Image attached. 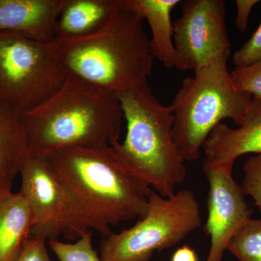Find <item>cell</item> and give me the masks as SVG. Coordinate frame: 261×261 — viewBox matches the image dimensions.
<instances>
[{
  "instance_id": "6da1fadb",
  "label": "cell",
  "mask_w": 261,
  "mask_h": 261,
  "mask_svg": "<svg viewBox=\"0 0 261 261\" xmlns=\"http://www.w3.org/2000/svg\"><path fill=\"white\" fill-rule=\"evenodd\" d=\"M137 0L100 29L82 37L56 38L53 50L68 75L117 97L147 84L154 56Z\"/></svg>"
},
{
  "instance_id": "7a4b0ae2",
  "label": "cell",
  "mask_w": 261,
  "mask_h": 261,
  "mask_svg": "<svg viewBox=\"0 0 261 261\" xmlns=\"http://www.w3.org/2000/svg\"><path fill=\"white\" fill-rule=\"evenodd\" d=\"M20 116L30 157L36 158L71 147L111 146L119 142L124 118L116 95L70 75L47 100Z\"/></svg>"
},
{
  "instance_id": "3957f363",
  "label": "cell",
  "mask_w": 261,
  "mask_h": 261,
  "mask_svg": "<svg viewBox=\"0 0 261 261\" xmlns=\"http://www.w3.org/2000/svg\"><path fill=\"white\" fill-rule=\"evenodd\" d=\"M55 176L110 226L141 219L152 189L111 145L71 147L42 158Z\"/></svg>"
},
{
  "instance_id": "277c9868",
  "label": "cell",
  "mask_w": 261,
  "mask_h": 261,
  "mask_svg": "<svg viewBox=\"0 0 261 261\" xmlns=\"http://www.w3.org/2000/svg\"><path fill=\"white\" fill-rule=\"evenodd\" d=\"M126 119V138L111 145L125 164L153 191L171 197L187 169L173 137L170 106L160 102L148 84L118 96Z\"/></svg>"
},
{
  "instance_id": "5b68a950",
  "label": "cell",
  "mask_w": 261,
  "mask_h": 261,
  "mask_svg": "<svg viewBox=\"0 0 261 261\" xmlns=\"http://www.w3.org/2000/svg\"><path fill=\"white\" fill-rule=\"evenodd\" d=\"M228 58L222 57L185 78L170 106L173 140L185 162L200 159L206 140L223 120L240 126L251 106L252 96L233 84Z\"/></svg>"
},
{
  "instance_id": "8992f818",
  "label": "cell",
  "mask_w": 261,
  "mask_h": 261,
  "mask_svg": "<svg viewBox=\"0 0 261 261\" xmlns=\"http://www.w3.org/2000/svg\"><path fill=\"white\" fill-rule=\"evenodd\" d=\"M202 225L200 204L190 190L165 197L152 191L148 209L135 225L103 238V261H149L156 251L170 248Z\"/></svg>"
},
{
  "instance_id": "52a82bcc",
  "label": "cell",
  "mask_w": 261,
  "mask_h": 261,
  "mask_svg": "<svg viewBox=\"0 0 261 261\" xmlns=\"http://www.w3.org/2000/svg\"><path fill=\"white\" fill-rule=\"evenodd\" d=\"M20 176V192L34 216L31 237L49 241L63 235L75 240L89 231H96L102 238L113 232L93 209L55 176L42 158H29Z\"/></svg>"
},
{
  "instance_id": "ba28073f",
  "label": "cell",
  "mask_w": 261,
  "mask_h": 261,
  "mask_svg": "<svg viewBox=\"0 0 261 261\" xmlns=\"http://www.w3.org/2000/svg\"><path fill=\"white\" fill-rule=\"evenodd\" d=\"M68 75L51 42L0 31V106L28 112L56 93Z\"/></svg>"
},
{
  "instance_id": "9c48e42d",
  "label": "cell",
  "mask_w": 261,
  "mask_h": 261,
  "mask_svg": "<svg viewBox=\"0 0 261 261\" xmlns=\"http://www.w3.org/2000/svg\"><path fill=\"white\" fill-rule=\"evenodd\" d=\"M224 0H186L173 23L175 68L194 72L231 54Z\"/></svg>"
},
{
  "instance_id": "30bf717a",
  "label": "cell",
  "mask_w": 261,
  "mask_h": 261,
  "mask_svg": "<svg viewBox=\"0 0 261 261\" xmlns=\"http://www.w3.org/2000/svg\"><path fill=\"white\" fill-rule=\"evenodd\" d=\"M234 163H202V171L208 182L207 217L204 232L211 238L205 261H222L224 252L239 229L251 219L243 188L233 176Z\"/></svg>"
},
{
  "instance_id": "8fae6325",
  "label": "cell",
  "mask_w": 261,
  "mask_h": 261,
  "mask_svg": "<svg viewBox=\"0 0 261 261\" xmlns=\"http://www.w3.org/2000/svg\"><path fill=\"white\" fill-rule=\"evenodd\" d=\"M202 149L206 161L214 164L234 163L244 154L261 153V101L252 97L251 106L238 128L218 124Z\"/></svg>"
},
{
  "instance_id": "7c38bea8",
  "label": "cell",
  "mask_w": 261,
  "mask_h": 261,
  "mask_svg": "<svg viewBox=\"0 0 261 261\" xmlns=\"http://www.w3.org/2000/svg\"><path fill=\"white\" fill-rule=\"evenodd\" d=\"M62 3L63 0H0V31L50 43L56 37Z\"/></svg>"
},
{
  "instance_id": "4fadbf2b",
  "label": "cell",
  "mask_w": 261,
  "mask_h": 261,
  "mask_svg": "<svg viewBox=\"0 0 261 261\" xmlns=\"http://www.w3.org/2000/svg\"><path fill=\"white\" fill-rule=\"evenodd\" d=\"M127 0H63L56 38L82 37L95 32L125 6Z\"/></svg>"
},
{
  "instance_id": "5bb4252c",
  "label": "cell",
  "mask_w": 261,
  "mask_h": 261,
  "mask_svg": "<svg viewBox=\"0 0 261 261\" xmlns=\"http://www.w3.org/2000/svg\"><path fill=\"white\" fill-rule=\"evenodd\" d=\"M34 216L20 191L0 201V261H13L31 238Z\"/></svg>"
},
{
  "instance_id": "9a60e30c",
  "label": "cell",
  "mask_w": 261,
  "mask_h": 261,
  "mask_svg": "<svg viewBox=\"0 0 261 261\" xmlns=\"http://www.w3.org/2000/svg\"><path fill=\"white\" fill-rule=\"evenodd\" d=\"M30 158L20 114L0 106V193L12 192L13 181Z\"/></svg>"
},
{
  "instance_id": "2e32d148",
  "label": "cell",
  "mask_w": 261,
  "mask_h": 261,
  "mask_svg": "<svg viewBox=\"0 0 261 261\" xmlns=\"http://www.w3.org/2000/svg\"><path fill=\"white\" fill-rule=\"evenodd\" d=\"M180 3L179 0H137L139 10L152 31L150 42L154 58L168 69L176 65L171 12Z\"/></svg>"
},
{
  "instance_id": "e0dca14e",
  "label": "cell",
  "mask_w": 261,
  "mask_h": 261,
  "mask_svg": "<svg viewBox=\"0 0 261 261\" xmlns=\"http://www.w3.org/2000/svg\"><path fill=\"white\" fill-rule=\"evenodd\" d=\"M226 250L239 261H261V219H250L245 222Z\"/></svg>"
},
{
  "instance_id": "ac0fdd59",
  "label": "cell",
  "mask_w": 261,
  "mask_h": 261,
  "mask_svg": "<svg viewBox=\"0 0 261 261\" xmlns=\"http://www.w3.org/2000/svg\"><path fill=\"white\" fill-rule=\"evenodd\" d=\"M93 231L85 233L74 243L49 240L48 245L60 261H103L92 245Z\"/></svg>"
},
{
  "instance_id": "d6986e66",
  "label": "cell",
  "mask_w": 261,
  "mask_h": 261,
  "mask_svg": "<svg viewBox=\"0 0 261 261\" xmlns=\"http://www.w3.org/2000/svg\"><path fill=\"white\" fill-rule=\"evenodd\" d=\"M243 171L242 188L245 195L252 197L261 216V153L249 158L244 164Z\"/></svg>"
},
{
  "instance_id": "ffe728a7",
  "label": "cell",
  "mask_w": 261,
  "mask_h": 261,
  "mask_svg": "<svg viewBox=\"0 0 261 261\" xmlns=\"http://www.w3.org/2000/svg\"><path fill=\"white\" fill-rule=\"evenodd\" d=\"M231 75L238 89L261 101V61L243 68H235Z\"/></svg>"
},
{
  "instance_id": "44dd1931",
  "label": "cell",
  "mask_w": 261,
  "mask_h": 261,
  "mask_svg": "<svg viewBox=\"0 0 261 261\" xmlns=\"http://www.w3.org/2000/svg\"><path fill=\"white\" fill-rule=\"evenodd\" d=\"M261 61V22L248 41L235 51L232 58L235 68H243Z\"/></svg>"
},
{
  "instance_id": "7402d4cb",
  "label": "cell",
  "mask_w": 261,
  "mask_h": 261,
  "mask_svg": "<svg viewBox=\"0 0 261 261\" xmlns=\"http://www.w3.org/2000/svg\"><path fill=\"white\" fill-rule=\"evenodd\" d=\"M47 240L31 237L23 250L13 261H53L46 247Z\"/></svg>"
},
{
  "instance_id": "603a6c76",
  "label": "cell",
  "mask_w": 261,
  "mask_h": 261,
  "mask_svg": "<svg viewBox=\"0 0 261 261\" xmlns=\"http://www.w3.org/2000/svg\"><path fill=\"white\" fill-rule=\"evenodd\" d=\"M258 3H260L258 0H237L238 14L235 24L240 32H245L246 31L250 13L254 6Z\"/></svg>"
},
{
  "instance_id": "cb8c5ba5",
  "label": "cell",
  "mask_w": 261,
  "mask_h": 261,
  "mask_svg": "<svg viewBox=\"0 0 261 261\" xmlns=\"http://www.w3.org/2000/svg\"><path fill=\"white\" fill-rule=\"evenodd\" d=\"M171 261H198V258L193 249L188 245H184L174 252Z\"/></svg>"
},
{
  "instance_id": "d4e9b609",
  "label": "cell",
  "mask_w": 261,
  "mask_h": 261,
  "mask_svg": "<svg viewBox=\"0 0 261 261\" xmlns=\"http://www.w3.org/2000/svg\"><path fill=\"white\" fill-rule=\"evenodd\" d=\"M8 193H9V192H8ZM6 194L8 193H0V201H1L2 198H3V197H4V196L6 195Z\"/></svg>"
}]
</instances>
